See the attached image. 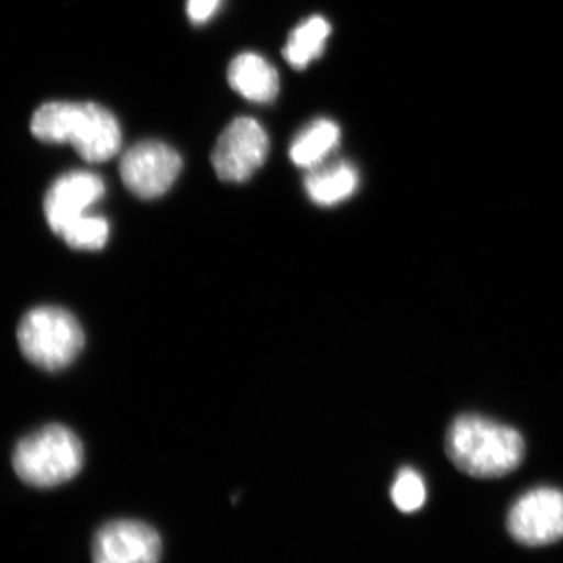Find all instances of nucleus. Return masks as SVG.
I'll use <instances>...</instances> for the list:
<instances>
[{
  "label": "nucleus",
  "mask_w": 563,
  "mask_h": 563,
  "mask_svg": "<svg viewBox=\"0 0 563 563\" xmlns=\"http://www.w3.org/2000/svg\"><path fill=\"white\" fill-rule=\"evenodd\" d=\"M303 187L309 198L318 206H336L357 191L358 173L350 163H322L317 168L309 169Z\"/></svg>",
  "instance_id": "nucleus-11"
},
{
  "label": "nucleus",
  "mask_w": 563,
  "mask_h": 563,
  "mask_svg": "<svg viewBox=\"0 0 563 563\" xmlns=\"http://www.w3.org/2000/svg\"><path fill=\"white\" fill-rule=\"evenodd\" d=\"M60 235L73 250L99 251L109 242L110 225L106 218L88 213L70 222Z\"/></svg>",
  "instance_id": "nucleus-14"
},
{
  "label": "nucleus",
  "mask_w": 563,
  "mask_h": 563,
  "mask_svg": "<svg viewBox=\"0 0 563 563\" xmlns=\"http://www.w3.org/2000/svg\"><path fill=\"white\" fill-rule=\"evenodd\" d=\"M340 143V129L329 120L313 121L299 132L290 146L292 163L299 168L313 169L336 150Z\"/></svg>",
  "instance_id": "nucleus-12"
},
{
  "label": "nucleus",
  "mask_w": 563,
  "mask_h": 563,
  "mask_svg": "<svg viewBox=\"0 0 563 563\" xmlns=\"http://www.w3.org/2000/svg\"><path fill=\"white\" fill-rule=\"evenodd\" d=\"M161 558V536L141 521H111L99 529L92 542L95 563H158Z\"/></svg>",
  "instance_id": "nucleus-8"
},
{
  "label": "nucleus",
  "mask_w": 563,
  "mask_h": 563,
  "mask_svg": "<svg viewBox=\"0 0 563 563\" xmlns=\"http://www.w3.org/2000/svg\"><path fill=\"white\" fill-rule=\"evenodd\" d=\"M22 354L40 368L57 372L84 350L85 335L79 321L60 307H36L25 313L18 328Z\"/></svg>",
  "instance_id": "nucleus-4"
},
{
  "label": "nucleus",
  "mask_w": 563,
  "mask_h": 563,
  "mask_svg": "<svg viewBox=\"0 0 563 563\" xmlns=\"http://www.w3.org/2000/svg\"><path fill=\"white\" fill-rule=\"evenodd\" d=\"M331 35V24L321 16H313L291 32L284 49L285 60L295 69H303L324 52L325 41Z\"/></svg>",
  "instance_id": "nucleus-13"
},
{
  "label": "nucleus",
  "mask_w": 563,
  "mask_h": 563,
  "mask_svg": "<svg viewBox=\"0 0 563 563\" xmlns=\"http://www.w3.org/2000/svg\"><path fill=\"white\" fill-rule=\"evenodd\" d=\"M525 450L517 429L479 415H462L446 435L448 457L455 468L479 479L515 472L523 462Z\"/></svg>",
  "instance_id": "nucleus-2"
},
{
  "label": "nucleus",
  "mask_w": 563,
  "mask_h": 563,
  "mask_svg": "<svg viewBox=\"0 0 563 563\" xmlns=\"http://www.w3.org/2000/svg\"><path fill=\"white\" fill-rule=\"evenodd\" d=\"M229 84L236 92L252 102H272L279 92L277 70L265 58L244 52L229 66Z\"/></svg>",
  "instance_id": "nucleus-10"
},
{
  "label": "nucleus",
  "mask_w": 563,
  "mask_h": 563,
  "mask_svg": "<svg viewBox=\"0 0 563 563\" xmlns=\"http://www.w3.org/2000/svg\"><path fill=\"white\" fill-rule=\"evenodd\" d=\"M221 0H188V16L195 24H203L217 13Z\"/></svg>",
  "instance_id": "nucleus-16"
},
{
  "label": "nucleus",
  "mask_w": 563,
  "mask_h": 563,
  "mask_svg": "<svg viewBox=\"0 0 563 563\" xmlns=\"http://www.w3.org/2000/svg\"><path fill=\"white\" fill-rule=\"evenodd\" d=\"M181 165L180 155L168 144L141 141L122 155L121 179L141 199L161 198L179 177Z\"/></svg>",
  "instance_id": "nucleus-5"
},
{
  "label": "nucleus",
  "mask_w": 563,
  "mask_h": 563,
  "mask_svg": "<svg viewBox=\"0 0 563 563\" xmlns=\"http://www.w3.org/2000/svg\"><path fill=\"white\" fill-rule=\"evenodd\" d=\"M426 484L413 468H402L391 485V499L404 514L420 510L426 503Z\"/></svg>",
  "instance_id": "nucleus-15"
},
{
  "label": "nucleus",
  "mask_w": 563,
  "mask_h": 563,
  "mask_svg": "<svg viewBox=\"0 0 563 563\" xmlns=\"http://www.w3.org/2000/svg\"><path fill=\"white\" fill-rule=\"evenodd\" d=\"M31 131L44 143H70L84 161H110L121 150V129L109 110L91 102H49L33 114Z\"/></svg>",
  "instance_id": "nucleus-1"
},
{
  "label": "nucleus",
  "mask_w": 563,
  "mask_h": 563,
  "mask_svg": "<svg viewBox=\"0 0 563 563\" xmlns=\"http://www.w3.org/2000/svg\"><path fill=\"white\" fill-rule=\"evenodd\" d=\"M84 465L79 437L60 424L46 426L22 439L13 455L14 472L33 487L68 483Z\"/></svg>",
  "instance_id": "nucleus-3"
},
{
  "label": "nucleus",
  "mask_w": 563,
  "mask_h": 563,
  "mask_svg": "<svg viewBox=\"0 0 563 563\" xmlns=\"http://www.w3.org/2000/svg\"><path fill=\"white\" fill-rule=\"evenodd\" d=\"M269 140L252 118H236L225 128L211 154L214 172L224 181L250 180L265 163Z\"/></svg>",
  "instance_id": "nucleus-6"
},
{
  "label": "nucleus",
  "mask_w": 563,
  "mask_h": 563,
  "mask_svg": "<svg viewBox=\"0 0 563 563\" xmlns=\"http://www.w3.org/2000/svg\"><path fill=\"white\" fill-rule=\"evenodd\" d=\"M103 195L106 184L92 173L74 172L55 180L44 199V214L52 231L60 235L70 222L90 213Z\"/></svg>",
  "instance_id": "nucleus-9"
},
{
  "label": "nucleus",
  "mask_w": 563,
  "mask_h": 563,
  "mask_svg": "<svg viewBox=\"0 0 563 563\" xmlns=\"http://www.w3.org/2000/svg\"><path fill=\"white\" fill-rule=\"evenodd\" d=\"M507 528L526 547H544L563 539V492L540 487L526 493L510 509Z\"/></svg>",
  "instance_id": "nucleus-7"
}]
</instances>
